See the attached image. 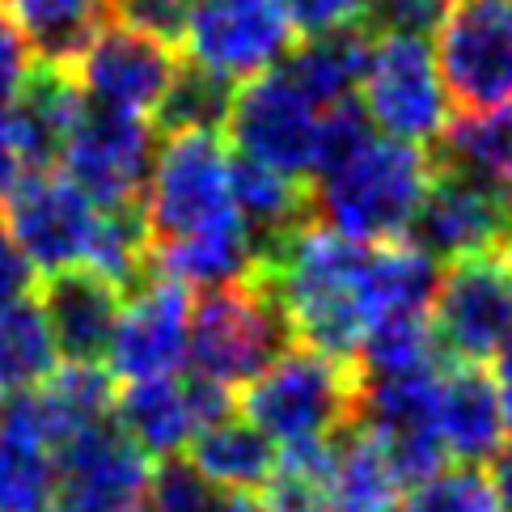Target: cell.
I'll list each match as a JSON object with an SVG mask.
<instances>
[{"mask_svg": "<svg viewBox=\"0 0 512 512\" xmlns=\"http://www.w3.org/2000/svg\"><path fill=\"white\" fill-rule=\"evenodd\" d=\"M411 242L432 254L436 263L470 259V254H487L504 242H512L508 225V199L504 191L474 182L457 170H432V182L424 199H419Z\"/></svg>", "mask_w": 512, "mask_h": 512, "instance_id": "16", "label": "cell"}, {"mask_svg": "<svg viewBox=\"0 0 512 512\" xmlns=\"http://www.w3.org/2000/svg\"><path fill=\"white\" fill-rule=\"evenodd\" d=\"M5 225L39 276L85 267L89 242L98 233L102 212L72 187L60 170L26 174L5 195Z\"/></svg>", "mask_w": 512, "mask_h": 512, "instance_id": "14", "label": "cell"}, {"mask_svg": "<svg viewBox=\"0 0 512 512\" xmlns=\"http://www.w3.org/2000/svg\"><path fill=\"white\" fill-rule=\"evenodd\" d=\"M504 199H508V225H512V187L504 191Z\"/></svg>", "mask_w": 512, "mask_h": 512, "instance_id": "40", "label": "cell"}, {"mask_svg": "<svg viewBox=\"0 0 512 512\" xmlns=\"http://www.w3.org/2000/svg\"><path fill=\"white\" fill-rule=\"evenodd\" d=\"M508 5H512V0H508Z\"/></svg>", "mask_w": 512, "mask_h": 512, "instance_id": "42", "label": "cell"}, {"mask_svg": "<svg viewBox=\"0 0 512 512\" xmlns=\"http://www.w3.org/2000/svg\"><path fill=\"white\" fill-rule=\"evenodd\" d=\"M56 496V445L34 411V398H0V512H51Z\"/></svg>", "mask_w": 512, "mask_h": 512, "instance_id": "19", "label": "cell"}, {"mask_svg": "<svg viewBox=\"0 0 512 512\" xmlns=\"http://www.w3.org/2000/svg\"><path fill=\"white\" fill-rule=\"evenodd\" d=\"M153 157L157 136L149 119L85 102L56 166L98 212H136L149 187Z\"/></svg>", "mask_w": 512, "mask_h": 512, "instance_id": "7", "label": "cell"}, {"mask_svg": "<svg viewBox=\"0 0 512 512\" xmlns=\"http://www.w3.org/2000/svg\"><path fill=\"white\" fill-rule=\"evenodd\" d=\"M56 466H60V491H72V496H94L115 504L149 500L153 462L115 428V419L72 436L56 453Z\"/></svg>", "mask_w": 512, "mask_h": 512, "instance_id": "21", "label": "cell"}, {"mask_svg": "<svg viewBox=\"0 0 512 512\" xmlns=\"http://www.w3.org/2000/svg\"><path fill=\"white\" fill-rule=\"evenodd\" d=\"M81 106H85V98H81L77 81H72V68L30 64L22 89H17L5 106L9 132H13L17 157H22L26 174L56 170L60 149L81 115Z\"/></svg>", "mask_w": 512, "mask_h": 512, "instance_id": "20", "label": "cell"}, {"mask_svg": "<svg viewBox=\"0 0 512 512\" xmlns=\"http://www.w3.org/2000/svg\"><path fill=\"white\" fill-rule=\"evenodd\" d=\"M292 343V326L263 276L212 288L204 301L191 305L187 364L195 377L229 394L263 377L284 352H292Z\"/></svg>", "mask_w": 512, "mask_h": 512, "instance_id": "4", "label": "cell"}, {"mask_svg": "<svg viewBox=\"0 0 512 512\" xmlns=\"http://www.w3.org/2000/svg\"><path fill=\"white\" fill-rule=\"evenodd\" d=\"M331 512H394L398 479L373 436L347 428L331 441V479H326Z\"/></svg>", "mask_w": 512, "mask_h": 512, "instance_id": "28", "label": "cell"}, {"mask_svg": "<svg viewBox=\"0 0 512 512\" xmlns=\"http://www.w3.org/2000/svg\"><path fill=\"white\" fill-rule=\"evenodd\" d=\"M436 394H441V364L402 377H360L356 428L377 441L398 483H424L428 474L445 470V445L436 432Z\"/></svg>", "mask_w": 512, "mask_h": 512, "instance_id": "13", "label": "cell"}, {"mask_svg": "<svg viewBox=\"0 0 512 512\" xmlns=\"http://www.w3.org/2000/svg\"><path fill=\"white\" fill-rule=\"evenodd\" d=\"M491 462H496V470H491L487 479H491V487H496L500 504H504V508H512V436L504 441V449H500L496 457H491Z\"/></svg>", "mask_w": 512, "mask_h": 512, "instance_id": "38", "label": "cell"}, {"mask_svg": "<svg viewBox=\"0 0 512 512\" xmlns=\"http://www.w3.org/2000/svg\"><path fill=\"white\" fill-rule=\"evenodd\" d=\"M432 335L453 364H483L500 352L512 335V242L441 271Z\"/></svg>", "mask_w": 512, "mask_h": 512, "instance_id": "10", "label": "cell"}, {"mask_svg": "<svg viewBox=\"0 0 512 512\" xmlns=\"http://www.w3.org/2000/svg\"><path fill=\"white\" fill-rule=\"evenodd\" d=\"M237 85L212 77V72L195 68L182 60L178 77L170 81L166 98L157 102L153 111V132H166V136H191V132H216L229 119V106H233Z\"/></svg>", "mask_w": 512, "mask_h": 512, "instance_id": "31", "label": "cell"}, {"mask_svg": "<svg viewBox=\"0 0 512 512\" xmlns=\"http://www.w3.org/2000/svg\"><path fill=\"white\" fill-rule=\"evenodd\" d=\"M356 407L360 369L309 347L284 352L242 394V419H250L276 449L331 445L335 436L356 428Z\"/></svg>", "mask_w": 512, "mask_h": 512, "instance_id": "3", "label": "cell"}, {"mask_svg": "<svg viewBox=\"0 0 512 512\" xmlns=\"http://www.w3.org/2000/svg\"><path fill=\"white\" fill-rule=\"evenodd\" d=\"M178 43L187 64L229 85H246L276 72L297 47V34L280 0H191Z\"/></svg>", "mask_w": 512, "mask_h": 512, "instance_id": "8", "label": "cell"}, {"mask_svg": "<svg viewBox=\"0 0 512 512\" xmlns=\"http://www.w3.org/2000/svg\"><path fill=\"white\" fill-rule=\"evenodd\" d=\"M229 195H233V212L242 216V225L250 229L254 246L263 254V263L292 233L314 221L305 182H292L267 166H254V161L237 153H229Z\"/></svg>", "mask_w": 512, "mask_h": 512, "instance_id": "23", "label": "cell"}, {"mask_svg": "<svg viewBox=\"0 0 512 512\" xmlns=\"http://www.w3.org/2000/svg\"><path fill=\"white\" fill-rule=\"evenodd\" d=\"M187 462L204 474L212 487L237 491V496H259L271 487L280 470V449L242 415H229L221 424H208L191 436Z\"/></svg>", "mask_w": 512, "mask_h": 512, "instance_id": "24", "label": "cell"}, {"mask_svg": "<svg viewBox=\"0 0 512 512\" xmlns=\"http://www.w3.org/2000/svg\"><path fill=\"white\" fill-rule=\"evenodd\" d=\"M369 250L373 246L347 242L326 225L309 221L263 263L259 276L276 292L292 339H301V347L356 364L360 339L369 331V309H364Z\"/></svg>", "mask_w": 512, "mask_h": 512, "instance_id": "1", "label": "cell"}, {"mask_svg": "<svg viewBox=\"0 0 512 512\" xmlns=\"http://www.w3.org/2000/svg\"><path fill=\"white\" fill-rule=\"evenodd\" d=\"M191 292L178 280L149 271L140 288L127 292L119 309L106 364L111 377L123 381H153L178 377L187 364V335H191Z\"/></svg>", "mask_w": 512, "mask_h": 512, "instance_id": "15", "label": "cell"}, {"mask_svg": "<svg viewBox=\"0 0 512 512\" xmlns=\"http://www.w3.org/2000/svg\"><path fill=\"white\" fill-rule=\"evenodd\" d=\"M280 9L288 17L292 34L318 39V34L356 30L360 13H364V0H280Z\"/></svg>", "mask_w": 512, "mask_h": 512, "instance_id": "35", "label": "cell"}, {"mask_svg": "<svg viewBox=\"0 0 512 512\" xmlns=\"http://www.w3.org/2000/svg\"><path fill=\"white\" fill-rule=\"evenodd\" d=\"M34 288H39V271L30 267L22 246H17V237L5 225V216H0V305L30 301Z\"/></svg>", "mask_w": 512, "mask_h": 512, "instance_id": "36", "label": "cell"}, {"mask_svg": "<svg viewBox=\"0 0 512 512\" xmlns=\"http://www.w3.org/2000/svg\"><path fill=\"white\" fill-rule=\"evenodd\" d=\"M115 428L132 441L144 457H182V449L191 445V436L199 432L187 377H153V381H127L115 394Z\"/></svg>", "mask_w": 512, "mask_h": 512, "instance_id": "22", "label": "cell"}, {"mask_svg": "<svg viewBox=\"0 0 512 512\" xmlns=\"http://www.w3.org/2000/svg\"><path fill=\"white\" fill-rule=\"evenodd\" d=\"M436 161L424 149L373 136L335 170L314 178V208L331 233L360 246H390L411 237L419 199L432 182Z\"/></svg>", "mask_w": 512, "mask_h": 512, "instance_id": "2", "label": "cell"}, {"mask_svg": "<svg viewBox=\"0 0 512 512\" xmlns=\"http://www.w3.org/2000/svg\"><path fill=\"white\" fill-rule=\"evenodd\" d=\"M445 5H453V0H445Z\"/></svg>", "mask_w": 512, "mask_h": 512, "instance_id": "41", "label": "cell"}, {"mask_svg": "<svg viewBox=\"0 0 512 512\" xmlns=\"http://www.w3.org/2000/svg\"><path fill=\"white\" fill-rule=\"evenodd\" d=\"M153 512H263L259 496H237V491L212 487L187 457L161 462L149 479Z\"/></svg>", "mask_w": 512, "mask_h": 512, "instance_id": "32", "label": "cell"}, {"mask_svg": "<svg viewBox=\"0 0 512 512\" xmlns=\"http://www.w3.org/2000/svg\"><path fill=\"white\" fill-rule=\"evenodd\" d=\"M34 411H39L43 428L51 436L56 453L89 428L111 419L115 407V381L102 364H64L56 369L39 390H30Z\"/></svg>", "mask_w": 512, "mask_h": 512, "instance_id": "27", "label": "cell"}, {"mask_svg": "<svg viewBox=\"0 0 512 512\" xmlns=\"http://www.w3.org/2000/svg\"><path fill=\"white\" fill-rule=\"evenodd\" d=\"M34 64L72 68L89 39L111 22V0H0Z\"/></svg>", "mask_w": 512, "mask_h": 512, "instance_id": "25", "label": "cell"}, {"mask_svg": "<svg viewBox=\"0 0 512 512\" xmlns=\"http://www.w3.org/2000/svg\"><path fill=\"white\" fill-rule=\"evenodd\" d=\"M369 47H373V39L360 26L318 34V39H301L292 47L280 72L318 111H335L343 102H356L364 64H369Z\"/></svg>", "mask_w": 512, "mask_h": 512, "instance_id": "26", "label": "cell"}, {"mask_svg": "<svg viewBox=\"0 0 512 512\" xmlns=\"http://www.w3.org/2000/svg\"><path fill=\"white\" fill-rule=\"evenodd\" d=\"M322 115L284 72H267L246 85H237L225 132L237 157L267 166L292 182L314 178L318 166V136H322Z\"/></svg>", "mask_w": 512, "mask_h": 512, "instance_id": "9", "label": "cell"}, {"mask_svg": "<svg viewBox=\"0 0 512 512\" xmlns=\"http://www.w3.org/2000/svg\"><path fill=\"white\" fill-rule=\"evenodd\" d=\"M436 72L453 106L496 111L512 102V5L508 0H453L432 43Z\"/></svg>", "mask_w": 512, "mask_h": 512, "instance_id": "11", "label": "cell"}, {"mask_svg": "<svg viewBox=\"0 0 512 512\" xmlns=\"http://www.w3.org/2000/svg\"><path fill=\"white\" fill-rule=\"evenodd\" d=\"M140 216L153 250L191 242L199 233L242 221L233 212V195H229L225 136L191 132V136H166V144H157L149 187H144L140 199Z\"/></svg>", "mask_w": 512, "mask_h": 512, "instance_id": "5", "label": "cell"}, {"mask_svg": "<svg viewBox=\"0 0 512 512\" xmlns=\"http://www.w3.org/2000/svg\"><path fill=\"white\" fill-rule=\"evenodd\" d=\"M508 411L491 369L483 364H449L441 369V394H436V432H441L445 457L479 470L508 441Z\"/></svg>", "mask_w": 512, "mask_h": 512, "instance_id": "18", "label": "cell"}, {"mask_svg": "<svg viewBox=\"0 0 512 512\" xmlns=\"http://www.w3.org/2000/svg\"><path fill=\"white\" fill-rule=\"evenodd\" d=\"M56 360V343L34 297L0 305V398L39 390L56 373Z\"/></svg>", "mask_w": 512, "mask_h": 512, "instance_id": "30", "label": "cell"}, {"mask_svg": "<svg viewBox=\"0 0 512 512\" xmlns=\"http://www.w3.org/2000/svg\"><path fill=\"white\" fill-rule=\"evenodd\" d=\"M178 68H182V56L174 43L111 17L89 39L81 56L72 60V81H77L81 98L89 106L149 119L157 111V102L166 98L170 81L178 77Z\"/></svg>", "mask_w": 512, "mask_h": 512, "instance_id": "12", "label": "cell"}, {"mask_svg": "<svg viewBox=\"0 0 512 512\" xmlns=\"http://www.w3.org/2000/svg\"><path fill=\"white\" fill-rule=\"evenodd\" d=\"M398 512H504V504L483 470L449 466L428 474L424 483H411V491L398 500Z\"/></svg>", "mask_w": 512, "mask_h": 512, "instance_id": "33", "label": "cell"}, {"mask_svg": "<svg viewBox=\"0 0 512 512\" xmlns=\"http://www.w3.org/2000/svg\"><path fill=\"white\" fill-rule=\"evenodd\" d=\"M496 386H500V398H504V411H508V424H512V335L504 339V347L496 352Z\"/></svg>", "mask_w": 512, "mask_h": 512, "instance_id": "39", "label": "cell"}, {"mask_svg": "<svg viewBox=\"0 0 512 512\" xmlns=\"http://www.w3.org/2000/svg\"><path fill=\"white\" fill-rule=\"evenodd\" d=\"M22 178H26V166H22V157H17V144H13L9 119H5V106H0V199H5Z\"/></svg>", "mask_w": 512, "mask_h": 512, "instance_id": "37", "label": "cell"}, {"mask_svg": "<svg viewBox=\"0 0 512 512\" xmlns=\"http://www.w3.org/2000/svg\"><path fill=\"white\" fill-rule=\"evenodd\" d=\"M441 166L474 182H487L496 191H508L512 187V102L449 123L441 136Z\"/></svg>", "mask_w": 512, "mask_h": 512, "instance_id": "29", "label": "cell"}, {"mask_svg": "<svg viewBox=\"0 0 512 512\" xmlns=\"http://www.w3.org/2000/svg\"><path fill=\"white\" fill-rule=\"evenodd\" d=\"M360 115L381 140L424 149L445 136L453 123V102L436 72L432 43L424 39H377L360 77Z\"/></svg>", "mask_w": 512, "mask_h": 512, "instance_id": "6", "label": "cell"}, {"mask_svg": "<svg viewBox=\"0 0 512 512\" xmlns=\"http://www.w3.org/2000/svg\"><path fill=\"white\" fill-rule=\"evenodd\" d=\"M34 305H39V314L51 331L56 356H64L68 364L106 360V347H111L119 309H123V297L106 280H98L85 267L56 271V276H43Z\"/></svg>", "mask_w": 512, "mask_h": 512, "instance_id": "17", "label": "cell"}, {"mask_svg": "<svg viewBox=\"0 0 512 512\" xmlns=\"http://www.w3.org/2000/svg\"><path fill=\"white\" fill-rule=\"evenodd\" d=\"M445 0H364L360 30L377 39H432L445 22Z\"/></svg>", "mask_w": 512, "mask_h": 512, "instance_id": "34", "label": "cell"}]
</instances>
